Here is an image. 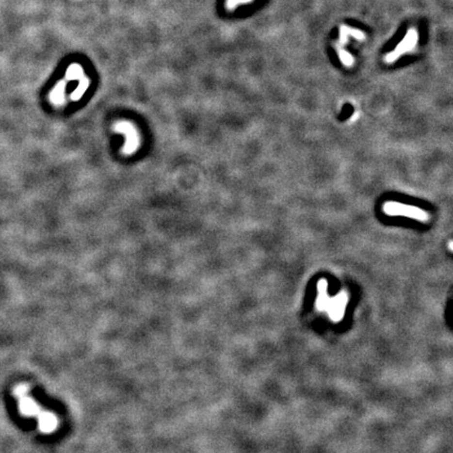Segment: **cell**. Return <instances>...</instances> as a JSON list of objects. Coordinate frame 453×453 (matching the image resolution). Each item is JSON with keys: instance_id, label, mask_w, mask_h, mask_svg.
Segmentation results:
<instances>
[{"instance_id": "obj_2", "label": "cell", "mask_w": 453, "mask_h": 453, "mask_svg": "<svg viewBox=\"0 0 453 453\" xmlns=\"http://www.w3.org/2000/svg\"><path fill=\"white\" fill-rule=\"evenodd\" d=\"M116 129L125 133V137L127 140L125 152H133V150H135V148L138 146V137L137 132H135V129L130 124H128V123H121V124L116 125Z\"/></svg>"}, {"instance_id": "obj_3", "label": "cell", "mask_w": 453, "mask_h": 453, "mask_svg": "<svg viewBox=\"0 0 453 453\" xmlns=\"http://www.w3.org/2000/svg\"><path fill=\"white\" fill-rule=\"evenodd\" d=\"M348 37H355L357 39H364V34L362 32L348 28L346 25H342L340 29V43L344 44L347 42Z\"/></svg>"}, {"instance_id": "obj_4", "label": "cell", "mask_w": 453, "mask_h": 453, "mask_svg": "<svg viewBox=\"0 0 453 453\" xmlns=\"http://www.w3.org/2000/svg\"><path fill=\"white\" fill-rule=\"evenodd\" d=\"M251 1V0H229L228 1V5H229V8H235L236 5L238 4H241L243 2H249Z\"/></svg>"}, {"instance_id": "obj_1", "label": "cell", "mask_w": 453, "mask_h": 453, "mask_svg": "<svg viewBox=\"0 0 453 453\" xmlns=\"http://www.w3.org/2000/svg\"><path fill=\"white\" fill-rule=\"evenodd\" d=\"M417 42H418L417 31L409 30L408 32H407V34L404 37L403 40L398 44V47L396 49H394V50L385 57V61L388 63L396 61L398 59V57H400L401 55L405 54L406 51H408L415 48Z\"/></svg>"}]
</instances>
